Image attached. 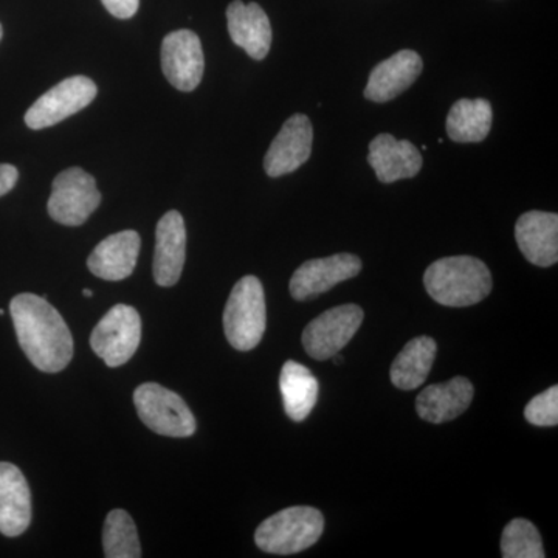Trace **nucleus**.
I'll return each mask as SVG.
<instances>
[{
	"label": "nucleus",
	"mask_w": 558,
	"mask_h": 558,
	"mask_svg": "<svg viewBox=\"0 0 558 558\" xmlns=\"http://www.w3.org/2000/svg\"><path fill=\"white\" fill-rule=\"evenodd\" d=\"M11 318L24 354L43 373H60L73 357V337L60 312L33 293H21L10 304Z\"/></svg>",
	"instance_id": "nucleus-1"
},
{
	"label": "nucleus",
	"mask_w": 558,
	"mask_h": 558,
	"mask_svg": "<svg viewBox=\"0 0 558 558\" xmlns=\"http://www.w3.org/2000/svg\"><path fill=\"white\" fill-rule=\"evenodd\" d=\"M424 286L436 303L447 307H469L492 292L490 270L473 256H449L435 260L425 270Z\"/></svg>",
	"instance_id": "nucleus-2"
},
{
	"label": "nucleus",
	"mask_w": 558,
	"mask_h": 558,
	"mask_svg": "<svg viewBox=\"0 0 558 558\" xmlns=\"http://www.w3.org/2000/svg\"><path fill=\"white\" fill-rule=\"evenodd\" d=\"M325 531V517L310 506H293L275 513L259 524L255 542L260 550L292 556L310 549Z\"/></svg>",
	"instance_id": "nucleus-3"
},
{
	"label": "nucleus",
	"mask_w": 558,
	"mask_h": 558,
	"mask_svg": "<svg viewBox=\"0 0 558 558\" xmlns=\"http://www.w3.org/2000/svg\"><path fill=\"white\" fill-rule=\"evenodd\" d=\"M266 295L258 278H241L231 290L223 312V330L231 347L247 352L258 347L266 332Z\"/></svg>",
	"instance_id": "nucleus-4"
},
{
	"label": "nucleus",
	"mask_w": 558,
	"mask_h": 558,
	"mask_svg": "<svg viewBox=\"0 0 558 558\" xmlns=\"http://www.w3.org/2000/svg\"><path fill=\"white\" fill-rule=\"evenodd\" d=\"M135 409L146 427L168 438H190L197 424L185 400L159 384L140 385L134 392Z\"/></svg>",
	"instance_id": "nucleus-5"
},
{
	"label": "nucleus",
	"mask_w": 558,
	"mask_h": 558,
	"mask_svg": "<svg viewBox=\"0 0 558 558\" xmlns=\"http://www.w3.org/2000/svg\"><path fill=\"white\" fill-rule=\"evenodd\" d=\"M142 341V318L137 310L117 304L95 326L90 347L109 368H119L134 357Z\"/></svg>",
	"instance_id": "nucleus-6"
},
{
	"label": "nucleus",
	"mask_w": 558,
	"mask_h": 558,
	"mask_svg": "<svg viewBox=\"0 0 558 558\" xmlns=\"http://www.w3.org/2000/svg\"><path fill=\"white\" fill-rule=\"evenodd\" d=\"M100 204L101 193L95 179L81 168H69L54 178L47 208L58 223L80 227Z\"/></svg>",
	"instance_id": "nucleus-7"
},
{
	"label": "nucleus",
	"mask_w": 558,
	"mask_h": 558,
	"mask_svg": "<svg viewBox=\"0 0 558 558\" xmlns=\"http://www.w3.org/2000/svg\"><path fill=\"white\" fill-rule=\"evenodd\" d=\"M365 312L357 304H343L312 319L303 332V347L315 360L339 354L362 326Z\"/></svg>",
	"instance_id": "nucleus-8"
},
{
	"label": "nucleus",
	"mask_w": 558,
	"mask_h": 558,
	"mask_svg": "<svg viewBox=\"0 0 558 558\" xmlns=\"http://www.w3.org/2000/svg\"><path fill=\"white\" fill-rule=\"evenodd\" d=\"M97 84L87 76H72L47 90L25 113V123L39 131L80 112L97 97Z\"/></svg>",
	"instance_id": "nucleus-9"
},
{
	"label": "nucleus",
	"mask_w": 558,
	"mask_h": 558,
	"mask_svg": "<svg viewBox=\"0 0 558 558\" xmlns=\"http://www.w3.org/2000/svg\"><path fill=\"white\" fill-rule=\"evenodd\" d=\"M362 260L351 253H337L329 258L306 260L290 279V295L296 301L317 299L340 282L357 277Z\"/></svg>",
	"instance_id": "nucleus-10"
},
{
	"label": "nucleus",
	"mask_w": 558,
	"mask_h": 558,
	"mask_svg": "<svg viewBox=\"0 0 558 558\" xmlns=\"http://www.w3.org/2000/svg\"><path fill=\"white\" fill-rule=\"evenodd\" d=\"M161 70L175 89H196L205 70L199 36L191 31L170 33L161 43Z\"/></svg>",
	"instance_id": "nucleus-11"
},
{
	"label": "nucleus",
	"mask_w": 558,
	"mask_h": 558,
	"mask_svg": "<svg viewBox=\"0 0 558 558\" xmlns=\"http://www.w3.org/2000/svg\"><path fill=\"white\" fill-rule=\"evenodd\" d=\"M314 145V128L310 117L295 113L290 117L274 142H271L266 157L264 170L269 178H281L299 170L301 165L310 160Z\"/></svg>",
	"instance_id": "nucleus-12"
},
{
	"label": "nucleus",
	"mask_w": 558,
	"mask_h": 558,
	"mask_svg": "<svg viewBox=\"0 0 558 558\" xmlns=\"http://www.w3.org/2000/svg\"><path fill=\"white\" fill-rule=\"evenodd\" d=\"M186 258L185 220L179 211H168L156 229L154 279L161 288L178 284Z\"/></svg>",
	"instance_id": "nucleus-13"
},
{
	"label": "nucleus",
	"mask_w": 558,
	"mask_h": 558,
	"mask_svg": "<svg viewBox=\"0 0 558 558\" xmlns=\"http://www.w3.org/2000/svg\"><path fill=\"white\" fill-rule=\"evenodd\" d=\"M424 70V61L413 50H400L388 60L379 62L371 72L365 98L374 102H387L398 98L416 83Z\"/></svg>",
	"instance_id": "nucleus-14"
},
{
	"label": "nucleus",
	"mask_w": 558,
	"mask_h": 558,
	"mask_svg": "<svg viewBox=\"0 0 558 558\" xmlns=\"http://www.w3.org/2000/svg\"><path fill=\"white\" fill-rule=\"evenodd\" d=\"M517 244L529 263L550 267L558 260V216L556 213L527 211L515 226Z\"/></svg>",
	"instance_id": "nucleus-15"
},
{
	"label": "nucleus",
	"mask_w": 558,
	"mask_h": 558,
	"mask_svg": "<svg viewBox=\"0 0 558 558\" xmlns=\"http://www.w3.org/2000/svg\"><path fill=\"white\" fill-rule=\"evenodd\" d=\"M32 523V494L24 473L0 462V534L20 537Z\"/></svg>",
	"instance_id": "nucleus-16"
},
{
	"label": "nucleus",
	"mask_w": 558,
	"mask_h": 558,
	"mask_svg": "<svg viewBox=\"0 0 558 558\" xmlns=\"http://www.w3.org/2000/svg\"><path fill=\"white\" fill-rule=\"evenodd\" d=\"M368 161L381 183H395L416 178L424 159L409 140H396L391 134L377 135L369 143Z\"/></svg>",
	"instance_id": "nucleus-17"
},
{
	"label": "nucleus",
	"mask_w": 558,
	"mask_h": 558,
	"mask_svg": "<svg viewBox=\"0 0 558 558\" xmlns=\"http://www.w3.org/2000/svg\"><path fill=\"white\" fill-rule=\"evenodd\" d=\"M142 240L134 230L110 234L102 240L87 259V267L95 277L106 281H121L131 277L140 255Z\"/></svg>",
	"instance_id": "nucleus-18"
},
{
	"label": "nucleus",
	"mask_w": 558,
	"mask_h": 558,
	"mask_svg": "<svg viewBox=\"0 0 558 558\" xmlns=\"http://www.w3.org/2000/svg\"><path fill=\"white\" fill-rule=\"evenodd\" d=\"M227 22L231 40L247 51L250 58L260 61L269 54L271 25L269 16L258 3L234 0L227 9Z\"/></svg>",
	"instance_id": "nucleus-19"
},
{
	"label": "nucleus",
	"mask_w": 558,
	"mask_h": 558,
	"mask_svg": "<svg viewBox=\"0 0 558 558\" xmlns=\"http://www.w3.org/2000/svg\"><path fill=\"white\" fill-rule=\"evenodd\" d=\"M475 388L465 377H453L446 384L429 385L416 399V411L429 424H444L461 416L472 403Z\"/></svg>",
	"instance_id": "nucleus-20"
},
{
	"label": "nucleus",
	"mask_w": 558,
	"mask_h": 558,
	"mask_svg": "<svg viewBox=\"0 0 558 558\" xmlns=\"http://www.w3.org/2000/svg\"><path fill=\"white\" fill-rule=\"evenodd\" d=\"M279 389L286 414L295 422L306 421L318 400L319 385L312 371L289 360L282 366Z\"/></svg>",
	"instance_id": "nucleus-21"
},
{
	"label": "nucleus",
	"mask_w": 558,
	"mask_h": 558,
	"mask_svg": "<svg viewBox=\"0 0 558 558\" xmlns=\"http://www.w3.org/2000/svg\"><path fill=\"white\" fill-rule=\"evenodd\" d=\"M438 344L429 337H417L407 343L389 369L392 385L402 391H413L428 379Z\"/></svg>",
	"instance_id": "nucleus-22"
},
{
	"label": "nucleus",
	"mask_w": 558,
	"mask_h": 558,
	"mask_svg": "<svg viewBox=\"0 0 558 558\" xmlns=\"http://www.w3.org/2000/svg\"><path fill=\"white\" fill-rule=\"evenodd\" d=\"M492 120L490 102L483 98H462L451 106L447 116V134L457 143H481L490 134Z\"/></svg>",
	"instance_id": "nucleus-23"
},
{
	"label": "nucleus",
	"mask_w": 558,
	"mask_h": 558,
	"mask_svg": "<svg viewBox=\"0 0 558 558\" xmlns=\"http://www.w3.org/2000/svg\"><path fill=\"white\" fill-rule=\"evenodd\" d=\"M102 548L108 558L142 557L137 527L126 510L116 509L106 517Z\"/></svg>",
	"instance_id": "nucleus-24"
},
{
	"label": "nucleus",
	"mask_w": 558,
	"mask_h": 558,
	"mask_svg": "<svg viewBox=\"0 0 558 558\" xmlns=\"http://www.w3.org/2000/svg\"><path fill=\"white\" fill-rule=\"evenodd\" d=\"M501 554L505 558H545L542 537L531 521H510L501 535Z\"/></svg>",
	"instance_id": "nucleus-25"
},
{
	"label": "nucleus",
	"mask_w": 558,
	"mask_h": 558,
	"mask_svg": "<svg viewBox=\"0 0 558 558\" xmlns=\"http://www.w3.org/2000/svg\"><path fill=\"white\" fill-rule=\"evenodd\" d=\"M524 417L535 427H556L558 424V387L554 385L535 396L524 409Z\"/></svg>",
	"instance_id": "nucleus-26"
},
{
	"label": "nucleus",
	"mask_w": 558,
	"mask_h": 558,
	"mask_svg": "<svg viewBox=\"0 0 558 558\" xmlns=\"http://www.w3.org/2000/svg\"><path fill=\"white\" fill-rule=\"evenodd\" d=\"M102 5L119 20H131L137 13L140 0H101Z\"/></svg>",
	"instance_id": "nucleus-27"
},
{
	"label": "nucleus",
	"mask_w": 558,
	"mask_h": 558,
	"mask_svg": "<svg viewBox=\"0 0 558 558\" xmlns=\"http://www.w3.org/2000/svg\"><path fill=\"white\" fill-rule=\"evenodd\" d=\"M17 179H20V172L13 165H0V197L5 196L16 186Z\"/></svg>",
	"instance_id": "nucleus-28"
},
{
	"label": "nucleus",
	"mask_w": 558,
	"mask_h": 558,
	"mask_svg": "<svg viewBox=\"0 0 558 558\" xmlns=\"http://www.w3.org/2000/svg\"><path fill=\"white\" fill-rule=\"evenodd\" d=\"M83 295L86 296V299H92V296H94V292H92L90 289H84Z\"/></svg>",
	"instance_id": "nucleus-29"
},
{
	"label": "nucleus",
	"mask_w": 558,
	"mask_h": 558,
	"mask_svg": "<svg viewBox=\"0 0 558 558\" xmlns=\"http://www.w3.org/2000/svg\"><path fill=\"white\" fill-rule=\"evenodd\" d=\"M2 36H3L2 25H0V39H2Z\"/></svg>",
	"instance_id": "nucleus-30"
}]
</instances>
